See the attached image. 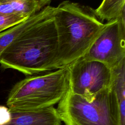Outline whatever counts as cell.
<instances>
[{
	"label": "cell",
	"mask_w": 125,
	"mask_h": 125,
	"mask_svg": "<svg viewBox=\"0 0 125 125\" xmlns=\"http://www.w3.org/2000/svg\"><path fill=\"white\" fill-rule=\"evenodd\" d=\"M26 19L16 14H0V32L22 22Z\"/></svg>",
	"instance_id": "12"
},
{
	"label": "cell",
	"mask_w": 125,
	"mask_h": 125,
	"mask_svg": "<svg viewBox=\"0 0 125 125\" xmlns=\"http://www.w3.org/2000/svg\"><path fill=\"white\" fill-rule=\"evenodd\" d=\"M55 7L48 5L22 22L0 32V57L5 50L22 33L38 23L54 16Z\"/></svg>",
	"instance_id": "8"
},
{
	"label": "cell",
	"mask_w": 125,
	"mask_h": 125,
	"mask_svg": "<svg viewBox=\"0 0 125 125\" xmlns=\"http://www.w3.org/2000/svg\"><path fill=\"white\" fill-rule=\"evenodd\" d=\"M103 62L110 68L125 59V14L107 21L87 52L81 57Z\"/></svg>",
	"instance_id": "6"
},
{
	"label": "cell",
	"mask_w": 125,
	"mask_h": 125,
	"mask_svg": "<svg viewBox=\"0 0 125 125\" xmlns=\"http://www.w3.org/2000/svg\"><path fill=\"white\" fill-rule=\"evenodd\" d=\"M11 119V113L8 107L0 105V125H5Z\"/></svg>",
	"instance_id": "13"
},
{
	"label": "cell",
	"mask_w": 125,
	"mask_h": 125,
	"mask_svg": "<svg viewBox=\"0 0 125 125\" xmlns=\"http://www.w3.org/2000/svg\"><path fill=\"white\" fill-rule=\"evenodd\" d=\"M0 64L25 75L40 74L59 68L58 42L54 16L32 26L3 52Z\"/></svg>",
	"instance_id": "1"
},
{
	"label": "cell",
	"mask_w": 125,
	"mask_h": 125,
	"mask_svg": "<svg viewBox=\"0 0 125 125\" xmlns=\"http://www.w3.org/2000/svg\"><path fill=\"white\" fill-rule=\"evenodd\" d=\"M69 85L68 66L28 76L13 86L6 104L13 110H34L53 106L63 98Z\"/></svg>",
	"instance_id": "3"
},
{
	"label": "cell",
	"mask_w": 125,
	"mask_h": 125,
	"mask_svg": "<svg viewBox=\"0 0 125 125\" xmlns=\"http://www.w3.org/2000/svg\"><path fill=\"white\" fill-rule=\"evenodd\" d=\"M68 67L69 91L87 101L111 85V68L103 62L81 58Z\"/></svg>",
	"instance_id": "5"
},
{
	"label": "cell",
	"mask_w": 125,
	"mask_h": 125,
	"mask_svg": "<svg viewBox=\"0 0 125 125\" xmlns=\"http://www.w3.org/2000/svg\"><path fill=\"white\" fill-rule=\"evenodd\" d=\"M10 111L11 119L5 125H61L62 120L54 106L34 110Z\"/></svg>",
	"instance_id": "7"
},
{
	"label": "cell",
	"mask_w": 125,
	"mask_h": 125,
	"mask_svg": "<svg viewBox=\"0 0 125 125\" xmlns=\"http://www.w3.org/2000/svg\"><path fill=\"white\" fill-rule=\"evenodd\" d=\"M54 20L58 37L59 68L67 67L82 57L104 25L94 9L69 0L55 7Z\"/></svg>",
	"instance_id": "2"
},
{
	"label": "cell",
	"mask_w": 125,
	"mask_h": 125,
	"mask_svg": "<svg viewBox=\"0 0 125 125\" xmlns=\"http://www.w3.org/2000/svg\"><path fill=\"white\" fill-rule=\"evenodd\" d=\"M94 11L102 21L118 19L125 14V0H103Z\"/></svg>",
	"instance_id": "10"
},
{
	"label": "cell",
	"mask_w": 125,
	"mask_h": 125,
	"mask_svg": "<svg viewBox=\"0 0 125 125\" xmlns=\"http://www.w3.org/2000/svg\"><path fill=\"white\" fill-rule=\"evenodd\" d=\"M111 86L115 91L118 101L125 100V59L111 68Z\"/></svg>",
	"instance_id": "11"
},
{
	"label": "cell",
	"mask_w": 125,
	"mask_h": 125,
	"mask_svg": "<svg viewBox=\"0 0 125 125\" xmlns=\"http://www.w3.org/2000/svg\"><path fill=\"white\" fill-rule=\"evenodd\" d=\"M57 110L65 125H120L119 102L111 85L90 102L68 89Z\"/></svg>",
	"instance_id": "4"
},
{
	"label": "cell",
	"mask_w": 125,
	"mask_h": 125,
	"mask_svg": "<svg viewBox=\"0 0 125 125\" xmlns=\"http://www.w3.org/2000/svg\"><path fill=\"white\" fill-rule=\"evenodd\" d=\"M51 2V0H0V14H16L28 18Z\"/></svg>",
	"instance_id": "9"
}]
</instances>
